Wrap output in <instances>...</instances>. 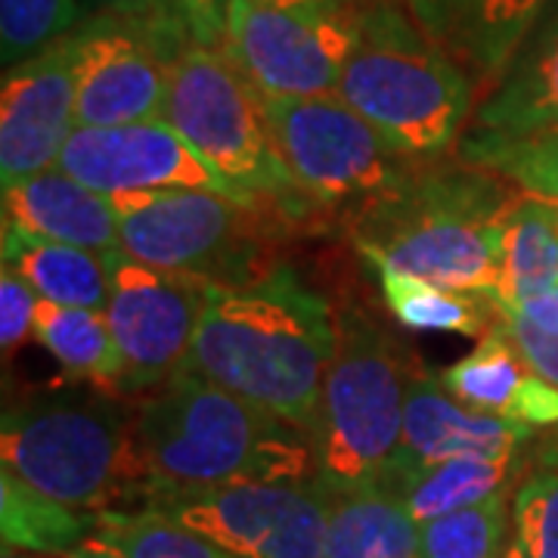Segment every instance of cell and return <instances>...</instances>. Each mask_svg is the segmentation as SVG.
Masks as SVG:
<instances>
[{
    "label": "cell",
    "instance_id": "39",
    "mask_svg": "<svg viewBox=\"0 0 558 558\" xmlns=\"http://www.w3.org/2000/svg\"><path fill=\"white\" fill-rule=\"evenodd\" d=\"M0 558H62V556H38V553H25V549H13V546H3V556Z\"/></svg>",
    "mask_w": 558,
    "mask_h": 558
},
{
    "label": "cell",
    "instance_id": "13",
    "mask_svg": "<svg viewBox=\"0 0 558 558\" xmlns=\"http://www.w3.org/2000/svg\"><path fill=\"white\" fill-rule=\"evenodd\" d=\"M205 286V279L168 274L124 252L109 255L106 319L124 360L121 391H156L186 373Z\"/></svg>",
    "mask_w": 558,
    "mask_h": 558
},
{
    "label": "cell",
    "instance_id": "30",
    "mask_svg": "<svg viewBox=\"0 0 558 558\" xmlns=\"http://www.w3.org/2000/svg\"><path fill=\"white\" fill-rule=\"evenodd\" d=\"M84 25L81 0H0L3 69L44 53Z\"/></svg>",
    "mask_w": 558,
    "mask_h": 558
},
{
    "label": "cell",
    "instance_id": "19",
    "mask_svg": "<svg viewBox=\"0 0 558 558\" xmlns=\"http://www.w3.org/2000/svg\"><path fill=\"white\" fill-rule=\"evenodd\" d=\"M440 381L453 398L481 413L531 428L558 425V388L534 373L499 319L481 336L478 348L457 360Z\"/></svg>",
    "mask_w": 558,
    "mask_h": 558
},
{
    "label": "cell",
    "instance_id": "15",
    "mask_svg": "<svg viewBox=\"0 0 558 558\" xmlns=\"http://www.w3.org/2000/svg\"><path fill=\"white\" fill-rule=\"evenodd\" d=\"M75 65L69 38L3 72L0 90V180L57 168L75 134Z\"/></svg>",
    "mask_w": 558,
    "mask_h": 558
},
{
    "label": "cell",
    "instance_id": "7",
    "mask_svg": "<svg viewBox=\"0 0 558 558\" xmlns=\"http://www.w3.org/2000/svg\"><path fill=\"white\" fill-rule=\"evenodd\" d=\"M165 121L248 202L299 215L307 205L270 134L264 97L223 50L190 44L168 72Z\"/></svg>",
    "mask_w": 558,
    "mask_h": 558
},
{
    "label": "cell",
    "instance_id": "32",
    "mask_svg": "<svg viewBox=\"0 0 558 558\" xmlns=\"http://www.w3.org/2000/svg\"><path fill=\"white\" fill-rule=\"evenodd\" d=\"M497 319L534 373L558 388V286L512 311H502Z\"/></svg>",
    "mask_w": 558,
    "mask_h": 558
},
{
    "label": "cell",
    "instance_id": "31",
    "mask_svg": "<svg viewBox=\"0 0 558 558\" xmlns=\"http://www.w3.org/2000/svg\"><path fill=\"white\" fill-rule=\"evenodd\" d=\"M506 494L422 524V558H502L506 543Z\"/></svg>",
    "mask_w": 558,
    "mask_h": 558
},
{
    "label": "cell",
    "instance_id": "16",
    "mask_svg": "<svg viewBox=\"0 0 558 558\" xmlns=\"http://www.w3.org/2000/svg\"><path fill=\"white\" fill-rule=\"evenodd\" d=\"M534 432L531 425L472 410L444 381L416 373L407 388L400 447L388 469H418L457 457H519Z\"/></svg>",
    "mask_w": 558,
    "mask_h": 558
},
{
    "label": "cell",
    "instance_id": "18",
    "mask_svg": "<svg viewBox=\"0 0 558 558\" xmlns=\"http://www.w3.org/2000/svg\"><path fill=\"white\" fill-rule=\"evenodd\" d=\"M3 223L38 240L78 245L100 255L121 252L112 199L75 180L60 165L3 186Z\"/></svg>",
    "mask_w": 558,
    "mask_h": 558
},
{
    "label": "cell",
    "instance_id": "22",
    "mask_svg": "<svg viewBox=\"0 0 558 558\" xmlns=\"http://www.w3.org/2000/svg\"><path fill=\"white\" fill-rule=\"evenodd\" d=\"M323 558H422V524L379 484L332 490Z\"/></svg>",
    "mask_w": 558,
    "mask_h": 558
},
{
    "label": "cell",
    "instance_id": "35",
    "mask_svg": "<svg viewBox=\"0 0 558 558\" xmlns=\"http://www.w3.org/2000/svg\"><path fill=\"white\" fill-rule=\"evenodd\" d=\"M165 7L190 44L211 47V50L223 47L230 0H165Z\"/></svg>",
    "mask_w": 558,
    "mask_h": 558
},
{
    "label": "cell",
    "instance_id": "2",
    "mask_svg": "<svg viewBox=\"0 0 558 558\" xmlns=\"http://www.w3.org/2000/svg\"><path fill=\"white\" fill-rule=\"evenodd\" d=\"M153 502L230 484L317 481V450L252 400L196 373H180L134 413Z\"/></svg>",
    "mask_w": 558,
    "mask_h": 558
},
{
    "label": "cell",
    "instance_id": "4",
    "mask_svg": "<svg viewBox=\"0 0 558 558\" xmlns=\"http://www.w3.org/2000/svg\"><path fill=\"white\" fill-rule=\"evenodd\" d=\"M336 97L400 156L428 161L459 140L475 106V81L422 32L403 0H366Z\"/></svg>",
    "mask_w": 558,
    "mask_h": 558
},
{
    "label": "cell",
    "instance_id": "36",
    "mask_svg": "<svg viewBox=\"0 0 558 558\" xmlns=\"http://www.w3.org/2000/svg\"><path fill=\"white\" fill-rule=\"evenodd\" d=\"M90 3H97L102 13H116V16H128V20L149 22V25L178 28V22L168 16L165 0H90ZM180 35H183V32H180ZM183 38H186V35H183Z\"/></svg>",
    "mask_w": 558,
    "mask_h": 558
},
{
    "label": "cell",
    "instance_id": "8",
    "mask_svg": "<svg viewBox=\"0 0 558 558\" xmlns=\"http://www.w3.org/2000/svg\"><path fill=\"white\" fill-rule=\"evenodd\" d=\"M264 112L279 156L307 202L351 205L357 215L400 186L416 165L336 94L307 100L264 97Z\"/></svg>",
    "mask_w": 558,
    "mask_h": 558
},
{
    "label": "cell",
    "instance_id": "26",
    "mask_svg": "<svg viewBox=\"0 0 558 558\" xmlns=\"http://www.w3.org/2000/svg\"><path fill=\"white\" fill-rule=\"evenodd\" d=\"M97 515L62 506L13 472H0V534L3 546L38 553V556H69L94 534Z\"/></svg>",
    "mask_w": 558,
    "mask_h": 558
},
{
    "label": "cell",
    "instance_id": "17",
    "mask_svg": "<svg viewBox=\"0 0 558 558\" xmlns=\"http://www.w3.org/2000/svg\"><path fill=\"white\" fill-rule=\"evenodd\" d=\"M422 32L487 90L502 78L549 0H403Z\"/></svg>",
    "mask_w": 558,
    "mask_h": 558
},
{
    "label": "cell",
    "instance_id": "9",
    "mask_svg": "<svg viewBox=\"0 0 558 558\" xmlns=\"http://www.w3.org/2000/svg\"><path fill=\"white\" fill-rule=\"evenodd\" d=\"M121 252L168 274L242 282L258 255V208L208 190L112 196Z\"/></svg>",
    "mask_w": 558,
    "mask_h": 558
},
{
    "label": "cell",
    "instance_id": "37",
    "mask_svg": "<svg viewBox=\"0 0 558 558\" xmlns=\"http://www.w3.org/2000/svg\"><path fill=\"white\" fill-rule=\"evenodd\" d=\"M279 10H354L363 0H252Z\"/></svg>",
    "mask_w": 558,
    "mask_h": 558
},
{
    "label": "cell",
    "instance_id": "24",
    "mask_svg": "<svg viewBox=\"0 0 558 558\" xmlns=\"http://www.w3.org/2000/svg\"><path fill=\"white\" fill-rule=\"evenodd\" d=\"M3 264L13 267L40 301L106 311L109 304V255L38 240L3 223Z\"/></svg>",
    "mask_w": 558,
    "mask_h": 558
},
{
    "label": "cell",
    "instance_id": "25",
    "mask_svg": "<svg viewBox=\"0 0 558 558\" xmlns=\"http://www.w3.org/2000/svg\"><path fill=\"white\" fill-rule=\"evenodd\" d=\"M35 339L72 379L94 381L102 391H121L124 360L109 329L106 311L38 301Z\"/></svg>",
    "mask_w": 558,
    "mask_h": 558
},
{
    "label": "cell",
    "instance_id": "23",
    "mask_svg": "<svg viewBox=\"0 0 558 558\" xmlns=\"http://www.w3.org/2000/svg\"><path fill=\"white\" fill-rule=\"evenodd\" d=\"M515 472L519 457H457L418 469H388L379 487L391 490L410 515L425 524L506 494Z\"/></svg>",
    "mask_w": 558,
    "mask_h": 558
},
{
    "label": "cell",
    "instance_id": "21",
    "mask_svg": "<svg viewBox=\"0 0 558 558\" xmlns=\"http://www.w3.org/2000/svg\"><path fill=\"white\" fill-rule=\"evenodd\" d=\"M558 286V202L521 193L499 227L497 279L487 304L512 311Z\"/></svg>",
    "mask_w": 558,
    "mask_h": 558
},
{
    "label": "cell",
    "instance_id": "28",
    "mask_svg": "<svg viewBox=\"0 0 558 558\" xmlns=\"http://www.w3.org/2000/svg\"><path fill=\"white\" fill-rule=\"evenodd\" d=\"M459 159L494 171L527 196L558 202V131L502 137L472 131L459 140Z\"/></svg>",
    "mask_w": 558,
    "mask_h": 558
},
{
    "label": "cell",
    "instance_id": "3",
    "mask_svg": "<svg viewBox=\"0 0 558 558\" xmlns=\"http://www.w3.org/2000/svg\"><path fill=\"white\" fill-rule=\"evenodd\" d=\"M515 199L509 180L472 161H416L400 186L354 215V248L369 264L487 299L497 279L499 227Z\"/></svg>",
    "mask_w": 558,
    "mask_h": 558
},
{
    "label": "cell",
    "instance_id": "1",
    "mask_svg": "<svg viewBox=\"0 0 558 558\" xmlns=\"http://www.w3.org/2000/svg\"><path fill=\"white\" fill-rule=\"evenodd\" d=\"M336 317L289 267L208 282L186 373L264 407L314 440Z\"/></svg>",
    "mask_w": 558,
    "mask_h": 558
},
{
    "label": "cell",
    "instance_id": "40",
    "mask_svg": "<svg viewBox=\"0 0 558 558\" xmlns=\"http://www.w3.org/2000/svg\"><path fill=\"white\" fill-rule=\"evenodd\" d=\"M502 558H527V556L521 553V546L515 543V539H509V549H506V556Z\"/></svg>",
    "mask_w": 558,
    "mask_h": 558
},
{
    "label": "cell",
    "instance_id": "29",
    "mask_svg": "<svg viewBox=\"0 0 558 558\" xmlns=\"http://www.w3.org/2000/svg\"><path fill=\"white\" fill-rule=\"evenodd\" d=\"M94 534L116 543L128 558H236L156 506L100 512Z\"/></svg>",
    "mask_w": 558,
    "mask_h": 558
},
{
    "label": "cell",
    "instance_id": "11",
    "mask_svg": "<svg viewBox=\"0 0 558 558\" xmlns=\"http://www.w3.org/2000/svg\"><path fill=\"white\" fill-rule=\"evenodd\" d=\"M69 44L78 128L165 121L171 62L190 47L178 28L100 13L84 20Z\"/></svg>",
    "mask_w": 558,
    "mask_h": 558
},
{
    "label": "cell",
    "instance_id": "14",
    "mask_svg": "<svg viewBox=\"0 0 558 558\" xmlns=\"http://www.w3.org/2000/svg\"><path fill=\"white\" fill-rule=\"evenodd\" d=\"M60 168L109 199L131 193L208 190L258 208L220 178L168 121L75 128L62 149Z\"/></svg>",
    "mask_w": 558,
    "mask_h": 558
},
{
    "label": "cell",
    "instance_id": "34",
    "mask_svg": "<svg viewBox=\"0 0 558 558\" xmlns=\"http://www.w3.org/2000/svg\"><path fill=\"white\" fill-rule=\"evenodd\" d=\"M38 301V292L13 267L3 264V274H0V344H3V354L20 351L25 339L35 336Z\"/></svg>",
    "mask_w": 558,
    "mask_h": 558
},
{
    "label": "cell",
    "instance_id": "20",
    "mask_svg": "<svg viewBox=\"0 0 558 558\" xmlns=\"http://www.w3.org/2000/svg\"><path fill=\"white\" fill-rule=\"evenodd\" d=\"M475 131L502 137L558 131V0H549L515 60L481 100Z\"/></svg>",
    "mask_w": 558,
    "mask_h": 558
},
{
    "label": "cell",
    "instance_id": "5",
    "mask_svg": "<svg viewBox=\"0 0 558 558\" xmlns=\"http://www.w3.org/2000/svg\"><path fill=\"white\" fill-rule=\"evenodd\" d=\"M3 472L78 512L153 502L137 422L106 391L38 395L13 403L0 425Z\"/></svg>",
    "mask_w": 558,
    "mask_h": 558
},
{
    "label": "cell",
    "instance_id": "12",
    "mask_svg": "<svg viewBox=\"0 0 558 558\" xmlns=\"http://www.w3.org/2000/svg\"><path fill=\"white\" fill-rule=\"evenodd\" d=\"M332 490L319 481L230 484L161 497L168 512L236 558H323Z\"/></svg>",
    "mask_w": 558,
    "mask_h": 558
},
{
    "label": "cell",
    "instance_id": "6",
    "mask_svg": "<svg viewBox=\"0 0 558 558\" xmlns=\"http://www.w3.org/2000/svg\"><path fill=\"white\" fill-rule=\"evenodd\" d=\"M413 376L410 357L376 319L357 307L341 311L314 428L319 484L329 490L379 484L400 447Z\"/></svg>",
    "mask_w": 558,
    "mask_h": 558
},
{
    "label": "cell",
    "instance_id": "33",
    "mask_svg": "<svg viewBox=\"0 0 558 558\" xmlns=\"http://www.w3.org/2000/svg\"><path fill=\"white\" fill-rule=\"evenodd\" d=\"M512 531L527 558H558V469L531 475L515 490Z\"/></svg>",
    "mask_w": 558,
    "mask_h": 558
},
{
    "label": "cell",
    "instance_id": "27",
    "mask_svg": "<svg viewBox=\"0 0 558 558\" xmlns=\"http://www.w3.org/2000/svg\"><path fill=\"white\" fill-rule=\"evenodd\" d=\"M369 267L376 270L385 304L398 317L400 326L416 332H459V336H484L490 329L484 311L472 295L444 289L432 279L403 274L379 260H373Z\"/></svg>",
    "mask_w": 558,
    "mask_h": 558
},
{
    "label": "cell",
    "instance_id": "10",
    "mask_svg": "<svg viewBox=\"0 0 558 558\" xmlns=\"http://www.w3.org/2000/svg\"><path fill=\"white\" fill-rule=\"evenodd\" d=\"M357 44L354 10H279L230 0L223 53L260 97H332Z\"/></svg>",
    "mask_w": 558,
    "mask_h": 558
},
{
    "label": "cell",
    "instance_id": "38",
    "mask_svg": "<svg viewBox=\"0 0 558 558\" xmlns=\"http://www.w3.org/2000/svg\"><path fill=\"white\" fill-rule=\"evenodd\" d=\"M62 558H128V556L121 553L116 543H109V539L90 534V537L81 543L78 549H72L69 556H62Z\"/></svg>",
    "mask_w": 558,
    "mask_h": 558
}]
</instances>
